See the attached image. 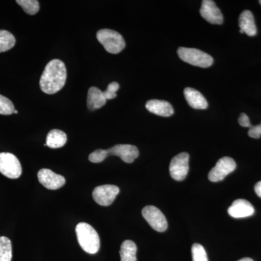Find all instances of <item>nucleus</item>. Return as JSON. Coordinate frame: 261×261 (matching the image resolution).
Wrapping results in <instances>:
<instances>
[{
    "label": "nucleus",
    "mask_w": 261,
    "mask_h": 261,
    "mask_svg": "<svg viewBox=\"0 0 261 261\" xmlns=\"http://www.w3.org/2000/svg\"><path fill=\"white\" fill-rule=\"evenodd\" d=\"M0 173L12 179L20 177L22 167L16 156L10 152L0 153Z\"/></svg>",
    "instance_id": "39448f33"
},
{
    "label": "nucleus",
    "mask_w": 261,
    "mask_h": 261,
    "mask_svg": "<svg viewBox=\"0 0 261 261\" xmlns=\"http://www.w3.org/2000/svg\"><path fill=\"white\" fill-rule=\"evenodd\" d=\"M239 25L240 33H245L249 37H254L256 35L257 28L255 25V18L250 10H245L239 18Z\"/></svg>",
    "instance_id": "2eb2a0df"
},
{
    "label": "nucleus",
    "mask_w": 261,
    "mask_h": 261,
    "mask_svg": "<svg viewBox=\"0 0 261 261\" xmlns=\"http://www.w3.org/2000/svg\"><path fill=\"white\" fill-rule=\"evenodd\" d=\"M190 154L181 152L175 156L170 163L169 171L171 177L176 181H183L189 171Z\"/></svg>",
    "instance_id": "0eeeda50"
},
{
    "label": "nucleus",
    "mask_w": 261,
    "mask_h": 261,
    "mask_svg": "<svg viewBox=\"0 0 261 261\" xmlns=\"http://www.w3.org/2000/svg\"><path fill=\"white\" fill-rule=\"evenodd\" d=\"M259 3H260V4L261 5V0L260 1H259Z\"/></svg>",
    "instance_id": "2f4dec72"
},
{
    "label": "nucleus",
    "mask_w": 261,
    "mask_h": 261,
    "mask_svg": "<svg viewBox=\"0 0 261 261\" xmlns=\"http://www.w3.org/2000/svg\"><path fill=\"white\" fill-rule=\"evenodd\" d=\"M185 99L190 107L195 109H206L208 106L205 97L199 91L187 87L184 91Z\"/></svg>",
    "instance_id": "dca6fc26"
},
{
    "label": "nucleus",
    "mask_w": 261,
    "mask_h": 261,
    "mask_svg": "<svg viewBox=\"0 0 261 261\" xmlns=\"http://www.w3.org/2000/svg\"><path fill=\"white\" fill-rule=\"evenodd\" d=\"M38 179L48 190H58L65 184V179L63 176L57 174L47 168H43L38 172Z\"/></svg>",
    "instance_id": "9d476101"
},
{
    "label": "nucleus",
    "mask_w": 261,
    "mask_h": 261,
    "mask_svg": "<svg viewBox=\"0 0 261 261\" xmlns=\"http://www.w3.org/2000/svg\"><path fill=\"white\" fill-rule=\"evenodd\" d=\"M255 192L257 195L261 198V181L257 182L255 186Z\"/></svg>",
    "instance_id": "c85d7f7f"
},
{
    "label": "nucleus",
    "mask_w": 261,
    "mask_h": 261,
    "mask_svg": "<svg viewBox=\"0 0 261 261\" xmlns=\"http://www.w3.org/2000/svg\"><path fill=\"white\" fill-rule=\"evenodd\" d=\"M193 261H208L205 248L200 244L195 243L192 247Z\"/></svg>",
    "instance_id": "5701e85b"
},
{
    "label": "nucleus",
    "mask_w": 261,
    "mask_h": 261,
    "mask_svg": "<svg viewBox=\"0 0 261 261\" xmlns=\"http://www.w3.org/2000/svg\"><path fill=\"white\" fill-rule=\"evenodd\" d=\"M77 240L81 247L89 254L97 253L100 247V240L96 230L87 223H80L75 227Z\"/></svg>",
    "instance_id": "f03ea898"
},
{
    "label": "nucleus",
    "mask_w": 261,
    "mask_h": 261,
    "mask_svg": "<svg viewBox=\"0 0 261 261\" xmlns=\"http://www.w3.org/2000/svg\"><path fill=\"white\" fill-rule=\"evenodd\" d=\"M18 3L27 14H37L39 11V3L37 0H17Z\"/></svg>",
    "instance_id": "4be33fe9"
},
{
    "label": "nucleus",
    "mask_w": 261,
    "mask_h": 261,
    "mask_svg": "<svg viewBox=\"0 0 261 261\" xmlns=\"http://www.w3.org/2000/svg\"><path fill=\"white\" fill-rule=\"evenodd\" d=\"M200 13L201 16L211 24L221 25L224 22V17L221 10L212 0H204L202 2Z\"/></svg>",
    "instance_id": "9b49d317"
},
{
    "label": "nucleus",
    "mask_w": 261,
    "mask_h": 261,
    "mask_svg": "<svg viewBox=\"0 0 261 261\" xmlns=\"http://www.w3.org/2000/svg\"><path fill=\"white\" fill-rule=\"evenodd\" d=\"M97 39L106 51L111 54H118L126 47V42L121 34L111 29L98 31Z\"/></svg>",
    "instance_id": "7ed1b4c3"
},
{
    "label": "nucleus",
    "mask_w": 261,
    "mask_h": 261,
    "mask_svg": "<svg viewBox=\"0 0 261 261\" xmlns=\"http://www.w3.org/2000/svg\"><path fill=\"white\" fill-rule=\"evenodd\" d=\"M237 167L236 163L229 157H224L219 159L216 166L211 169L208 174L211 181H222L227 175L234 171Z\"/></svg>",
    "instance_id": "6e6552de"
},
{
    "label": "nucleus",
    "mask_w": 261,
    "mask_h": 261,
    "mask_svg": "<svg viewBox=\"0 0 261 261\" xmlns=\"http://www.w3.org/2000/svg\"><path fill=\"white\" fill-rule=\"evenodd\" d=\"M180 59L200 68H208L214 63V58L205 51L194 48L179 47L177 51Z\"/></svg>",
    "instance_id": "20e7f679"
},
{
    "label": "nucleus",
    "mask_w": 261,
    "mask_h": 261,
    "mask_svg": "<svg viewBox=\"0 0 261 261\" xmlns=\"http://www.w3.org/2000/svg\"><path fill=\"white\" fill-rule=\"evenodd\" d=\"M146 108L149 112L163 117H169L173 114V108L169 102L159 99H151L146 103Z\"/></svg>",
    "instance_id": "4468645a"
},
{
    "label": "nucleus",
    "mask_w": 261,
    "mask_h": 261,
    "mask_svg": "<svg viewBox=\"0 0 261 261\" xmlns=\"http://www.w3.org/2000/svg\"><path fill=\"white\" fill-rule=\"evenodd\" d=\"M66 78L67 70L64 63L60 60H53L46 65L39 85L44 93L56 94L63 88Z\"/></svg>",
    "instance_id": "f257e3e1"
},
{
    "label": "nucleus",
    "mask_w": 261,
    "mask_h": 261,
    "mask_svg": "<svg viewBox=\"0 0 261 261\" xmlns=\"http://www.w3.org/2000/svg\"><path fill=\"white\" fill-rule=\"evenodd\" d=\"M14 105L11 100L0 94V114L8 116L14 113Z\"/></svg>",
    "instance_id": "b1692460"
},
{
    "label": "nucleus",
    "mask_w": 261,
    "mask_h": 261,
    "mask_svg": "<svg viewBox=\"0 0 261 261\" xmlns=\"http://www.w3.org/2000/svg\"><path fill=\"white\" fill-rule=\"evenodd\" d=\"M12 257L11 241L6 237H0V261H11Z\"/></svg>",
    "instance_id": "aec40b11"
},
{
    "label": "nucleus",
    "mask_w": 261,
    "mask_h": 261,
    "mask_svg": "<svg viewBox=\"0 0 261 261\" xmlns=\"http://www.w3.org/2000/svg\"><path fill=\"white\" fill-rule=\"evenodd\" d=\"M239 123H240V126L243 127H247V128H250L252 126L251 123L250 121V118L249 117L247 116L245 113H242L240 115V118L238 119Z\"/></svg>",
    "instance_id": "cd10ccee"
},
{
    "label": "nucleus",
    "mask_w": 261,
    "mask_h": 261,
    "mask_svg": "<svg viewBox=\"0 0 261 261\" xmlns=\"http://www.w3.org/2000/svg\"><path fill=\"white\" fill-rule=\"evenodd\" d=\"M255 213V209L250 202L243 199L233 201L232 205L228 209V214L234 219H242L251 216Z\"/></svg>",
    "instance_id": "ddd939ff"
},
{
    "label": "nucleus",
    "mask_w": 261,
    "mask_h": 261,
    "mask_svg": "<svg viewBox=\"0 0 261 261\" xmlns=\"http://www.w3.org/2000/svg\"><path fill=\"white\" fill-rule=\"evenodd\" d=\"M137 247L132 240H125L120 250L121 261H137Z\"/></svg>",
    "instance_id": "6ab92c4d"
},
{
    "label": "nucleus",
    "mask_w": 261,
    "mask_h": 261,
    "mask_svg": "<svg viewBox=\"0 0 261 261\" xmlns=\"http://www.w3.org/2000/svg\"><path fill=\"white\" fill-rule=\"evenodd\" d=\"M142 216L149 226L159 232H163L168 228V222L164 214L158 207L147 205L142 209Z\"/></svg>",
    "instance_id": "423d86ee"
},
{
    "label": "nucleus",
    "mask_w": 261,
    "mask_h": 261,
    "mask_svg": "<svg viewBox=\"0 0 261 261\" xmlns=\"http://www.w3.org/2000/svg\"><path fill=\"white\" fill-rule=\"evenodd\" d=\"M18 111H15H15H14V113H15V114H17V113H18Z\"/></svg>",
    "instance_id": "7c9ffc66"
},
{
    "label": "nucleus",
    "mask_w": 261,
    "mask_h": 261,
    "mask_svg": "<svg viewBox=\"0 0 261 261\" xmlns=\"http://www.w3.org/2000/svg\"><path fill=\"white\" fill-rule=\"evenodd\" d=\"M238 261H253V260L251 258H249V257H245V258L240 259Z\"/></svg>",
    "instance_id": "c756f323"
},
{
    "label": "nucleus",
    "mask_w": 261,
    "mask_h": 261,
    "mask_svg": "<svg viewBox=\"0 0 261 261\" xmlns=\"http://www.w3.org/2000/svg\"><path fill=\"white\" fill-rule=\"evenodd\" d=\"M67 142V136L63 130H51L47 136L46 146L50 148L56 149L63 147Z\"/></svg>",
    "instance_id": "a211bd4d"
},
{
    "label": "nucleus",
    "mask_w": 261,
    "mask_h": 261,
    "mask_svg": "<svg viewBox=\"0 0 261 261\" xmlns=\"http://www.w3.org/2000/svg\"><path fill=\"white\" fill-rule=\"evenodd\" d=\"M249 137L254 139H259L261 136V123L257 126H252L248 130Z\"/></svg>",
    "instance_id": "bb28decb"
},
{
    "label": "nucleus",
    "mask_w": 261,
    "mask_h": 261,
    "mask_svg": "<svg viewBox=\"0 0 261 261\" xmlns=\"http://www.w3.org/2000/svg\"><path fill=\"white\" fill-rule=\"evenodd\" d=\"M107 157V149H98L89 154V160L92 163H98L102 162Z\"/></svg>",
    "instance_id": "393cba45"
},
{
    "label": "nucleus",
    "mask_w": 261,
    "mask_h": 261,
    "mask_svg": "<svg viewBox=\"0 0 261 261\" xmlns=\"http://www.w3.org/2000/svg\"><path fill=\"white\" fill-rule=\"evenodd\" d=\"M107 99L100 89L95 87H91L87 95V106L90 111H95L103 107L106 104Z\"/></svg>",
    "instance_id": "f3484780"
},
{
    "label": "nucleus",
    "mask_w": 261,
    "mask_h": 261,
    "mask_svg": "<svg viewBox=\"0 0 261 261\" xmlns=\"http://www.w3.org/2000/svg\"><path fill=\"white\" fill-rule=\"evenodd\" d=\"M107 152L108 156H118L127 163H133L139 156L138 148L132 145H116L107 149Z\"/></svg>",
    "instance_id": "f8f14e48"
},
{
    "label": "nucleus",
    "mask_w": 261,
    "mask_h": 261,
    "mask_svg": "<svg viewBox=\"0 0 261 261\" xmlns=\"http://www.w3.org/2000/svg\"><path fill=\"white\" fill-rule=\"evenodd\" d=\"M119 89V84L117 82H112L108 85L107 89H106L104 93L105 97L106 99H112L117 97L116 92Z\"/></svg>",
    "instance_id": "a878e982"
},
{
    "label": "nucleus",
    "mask_w": 261,
    "mask_h": 261,
    "mask_svg": "<svg viewBox=\"0 0 261 261\" xmlns=\"http://www.w3.org/2000/svg\"><path fill=\"white\" fill-rule=\"evenodd\" d=\"M119 192V188L116 185H102L94 188L92 197L99 205L109 206L113 203Z\"/></svg>",
    "instance_id": "1a4fd4ad"
},
{
    "label": "nucleus",
    "mask_w": 261,
    "mask_h": 261,
    "mask_svg": "<svg viewBox=\"0 0 261 261\" xmlns=\"http://www.w3.org/2000/svg\"><path fill=\"white\" fill-rule=\"evenodd\" d=\"M15 38L8 31L0 30V53L8 51L14 47Z\"/></svg>",
    "instance_id": "412c9836"
}]
</instances>
